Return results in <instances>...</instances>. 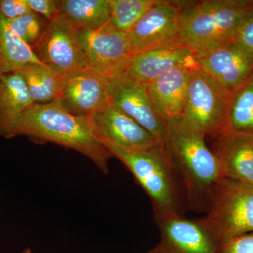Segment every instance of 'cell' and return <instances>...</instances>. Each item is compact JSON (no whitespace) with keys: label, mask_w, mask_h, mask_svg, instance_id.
Instances as JSON below:
<instances>
[{"label":"cell","mask_w":253,"mask_h":253,"mask_svg":"<svg viewBox=\"0 0 253 253\" xmlns=\"http://www.w3.org/2000/svg\"><path fill=\"white\" fill-rule=\"evenodd\" d=\"M18 135L37 144L53 143L74 150L89 158L103 174H109L113 156L100 140L91 118L68 112L57 101L32 105L18 123Z\"/></svg>","instance_id":"cell-1"},{"label":"cell","mask_w":253,"mask_h":253,"mask_svg":"<svg viewBox=\"0 0 253 253\" xmlns=\"http://www.w3.org/2000/svg\"><path fill=\"white\" fill-rule=\"evenodd\" d=\"M205 136L179 119L168 123L162 144L191 208L207 211L212 190L221 178L215 154Z\"/></svg>","instance_id":"cell-2"},{"label":"cell","mask_w":253,"mask_h":253,"mask_svg":"<svg viewBox=\"0 0 253 253\" xmlns=\"http://www.w3.org/2000/svg\"><path fill=\"white\" fill-rule=\"evenodd\" d=\"M253 7V0L186 1L179 42L196 56L230 42Z\"/></svg>","instance_id":"cell-3"},{"label":"cell","mask_w":253,"mask_h":253,"mask_svg":"<svg viewBox=\"0 0 253 253\" xmlns=\"http://www.w3.org/2000/svg\"><path fill=\"white\" fill-rule=\"evenodd\" d=\"M103 144L113 157L126 166L144 190L151 200L154 215L181 214L179 180L162 144L141 151H131L108 141Z\"/></svg>","instance_id":"cell-4"},{"label":"cell","mask_w":253,"mask_h":253,"mask_svg":"<svg viewBox=\"0 0 253 253\" xmlns=\"http://www.w3.org/2000/svg\"><path fill=\"white\" fill-rule=\"evenodd\" d=\"M201 219L220 245L253 233V185L220 178L211 194L207 214Z\"/></svg>","instance_id":"cell-5"},{"label":"cell","mask_w":253,"mask_h":253,"mask_svg":"<svg viewBox=\"0 0 253 253\" xmlns=\"http://www.w3.org/2000/svg\"><path fill=\"white\" fill-rule=\"evenodd\" d=\"M231 95L199 68L191 73L179 121L203 135L217 136L227 126Z\"/></svg>","instance_id":"cell-6"},{"label":"cell","mask_w":253,"mask_h":253,"mask_svg":"<svg viewBox=\"0 0 253 253\" xmlns=\"http://www.w3.org/2000/svg\"><path fill=\"white\" fill-rule=\"evenodd\" d=\"M75 25L60 15L49 23L41 39L32 47L43 64L66 78L90 69Z\"/></svg>","instance_id":"cell-7"},{"label":"cell","mask_w":253,"mask_h":253,"mask_svg":"<svg viewBox=\"0 0 253 253\" xmlns=\"http://www.w3.org/2000/svg\"><path fill=\"white\" fill-rule=\"evenodd\" d=\"M161 239L145 253H219L221 245L201 219H190L179 214L154 215Z\"/></svg>","instance_id":"cell-8"},{"label":"cell","mask_w":253,"mask_h":253,"mask_svg":"<svg viewBox=\"0 0 253 253\" xmlns=\"http://www.w3.org/2000/svg\"><path fill=\"white\" fill-rule=\"evenodd\" d=\"M186 2L158 0L126 34L131 54L160 44L180 42L181 16Z\"/></svg>","instance_id":"cell-9"},{"label":"cell","mask_w":253,"mask_h":253,"mask_svg":"<svg viewBox=\"0 0 253 253\" xmlns=\"http://www.w3.org/2000/svg\"><path fill=\"white\" fill-rule=\"evenodd\" d=\"M78 36L90 69L106 77L121 74L132 56L126 34L117 31L110 21L97 29H78Z\"/></svg>","instance_id":"cell-10"},{"label":"cell","mask_w":253,"mask_h":253,"mask_svg":"<svg viewBox=\"0 0 253 253\" xmlns=\"http://www.w3.org/2000/svg\"><path fill=\"white\" fill-rule=\"evenodd\" d=\"M107 93L110 104L132 118L162 144L167 125L155 110L146 84L118 75L109 78Z\"/></svg>","instance_id":"cell-11"},{"label":"cell","mask_w":253,"mask_h":253,"mask_svg":"<svg viewBox=\"0 0 253 253\" xmlns=\"http://www.w3.org/2000/svg\"><path fill=\"white\" fill-rule=\"evenodd\" d=\"M181 66L199 67L196 53L177 42L153 46L133 54L120 75L148 84L163 73Z\"/></svg>","instance_id":"cell-12"},{"label":"cell","mask_w":253,"mask_h":253,"mask_svg":"<svg viewBox=\"0 0 253 253\" xmlns=\"http://www.w3.org/2000/svg\"><path fill=\"white\" fill-rule=\"evenodd\" d=\"M198 66L231 95L253 75V56L233 42L197 55Z\"/></svg>","instance_id":"cell-13"},{"label":"cell","mask_w":253,"mask_h":253,"mask_svg":"<svg viewBox=\"0 0 253 253\" xmlns=\"http://www.w3.org/2000/svg\"><path fill=\"white\" fill-rule=\"evenodd\" d=\"M100 140L131 151H141L159 143L139 123L111 104L91 116Z\"/></svg>","instance_id":"cell-14"},{"label":"cell","mask_w":253,"mask_h":253,"mask_svg":"<svg viewBox=\"0 0 253 253\" xmlns=\"http://www.w3.org/2000/svg\"><path fill=\"white\" fill-rule=\"evenodd\" d=\"M214 137L212 151L219 163L221 178L253 185V132L226 126Z\"/></svg>","instance_id":"cell-15"},{"label":"cell","mask_w":253,"mask_h":253,"mask_svg":"<svg viewBox=\"0 0 253 253\" xmlns=\"http://www.w3.org/2000/svg\"><path fill=\"white\" fill-rule=\"evenodd\" d=\"M109 78L92 69L67 78L59 99L63 109L76 116L90 118L109 104Z\"/></svg>","instance_id":"cell-16"},{"label":"cell","mask_w":253,"mask_h":253,"mask_svg":"<svg viewBox=\"0 0 253 253\" xmlns=\"http://www.w3.org/2000/svg\"><path fill=\"white\" fill-rule=\"evenodd\" d=\"M195 68H174L146 84L153 106L166 125L182 116L191 73Z\"/></svg>","instance_id":"cell-17"},{"label":"cell","mask_w":253,"mask_h":253,"mask_svg":"<svg viewBox=\"0 0 253 253\" xmlns=\"http://www.w3.org/2000/svg\"><path fill=\"white\" fill-rule=\"evenodd\" d=\"M33 104L19 71L0 74V136H16L20 120Z\"/></svg>","instance_id":"cell-18"},{"label":"cell","mask_w":253,"mask_h":253,"mask_svg":"<svg viewBox=\"0 0 253 253\" xmlns=\"http://www.w3.org/2000/svg\"><path fill=\"white\" fill-rule=\"evenodd\" d=\"M33 104L53 102L59 99L67 78L44 64L31 63L20 70Z\"/></svg>","instance_id":"cell-19"},{"label":"cell","mask_w":253,"mask_h":253,"mask_svg":"<svg viewBox=\"0 0 253 253\" xmlns=\"http://www.w3.org/2000/svg\"><path fill=\"white\" fill-rule=\"evenodd\" d=\"M60 15L76 27L97 29L111 19L109 0H61Z\"/></svg>","instance_id":"cell-20"},{"label":"cell","mask_w":253,"mask_h":253,"mask_svg":"<svg viewBox=\"0 0 253 253\" xmlns=\"http://www.w3.org/2000/svg\"><path fill=\"white\" fill-rule=\"evenodd\" d=\"M31 63L43 64L31 46L13 33L7 20L0 15V74L19 71Z\"/></svg>","instance_id":"cell-21"},{"label":"cell","mask_w":253,"mask_h":253,"mask_svg":"<svg viewBox=\"0 0 253 253\" xmlns=\"http://www.w3.org/2000/svg\"><path fill=\"white\" fill-rule=\"evenodd\" d=\"M227 127L238 131L253 132V75L231 95Z\"/></svg>","instance_id":"cell-22"},{"label":"cell","mask_w":253,"mask_h":253,"mask_svg":"<svg viewBox=\"0 0 253 253\" xmlns=\"http://www.w3.org/2000/svg\"><path fill=\"white\" fill-rule=\"evenodd\" d=\"M158 0H109L110 22L117 31L127 34Z\"/></svg>","instance_id":"cell-23"},{"label":"cell","mask_w":253,"mask_h":253,"mask_svg":"<svg viewBox=\"0 0 253 253\" xmlns=\"http://www.w3.org/2000/svg\"><path fill=\"white\" fill-rule=\"evenodd\" d=\"M7 22L13 33L31 48L39 41L49 24L45 18L33 11Z\"/></svg>","instance_id":"cell-24"},{"label":"cell","mask_w":253,"mask_h":253,"mask_svg":"<svg viewBox=\"0 0 253 253\" xmlns=\"http://www.w3.org/2000/svg\"><path fill=\"white\" fill-rule=\"evenodd\" d=\"M231 42L253 56V7Z\"/></svg>","instance_id":"cell-25"},{"label":"cell","mask_w":253,"mask_h":253,"mask_svg":"<svg viewBox=\"0 0 253 253\" xmlns=\"http://www.w3.org/2000/svg\"><path fill=\"white\" fill-rule=\"evenodd\" d=\"M219 253H253V233L226 241L221 245Z\"/></svg>","instance_id":"cell-26"},{"label":"cell","mask_w":253,"mask_h":253,"mask_svg":"<svg viewBox=\"0 0 253 253\" xmlns=\"http://www.w3.org/2000/svg\"><path fill=\"white\" fill-rule=\"evenodd\" d=\"M31 11L41 15L49 23L60 16L59 1L55 0H27Z\"/></svg>","instance_id":"cell-27"},{"label":"cell","mask_w":253,"mask_h":253,"mask_svg":"<svg viewBox=\"0 0 253 253\" xmlns=\"http://www.w3.org/2000/svg\"><path fill=\"white\" fill-rule=\"evenodd\" d=\"M27 0H0V15L7 21L31 12Z\"/></svg>","instance_id":"cell-28"},{"label":"cell","mask_w":253,"mask_h":253,"mask_svg":"<svg viewBox=\"0 0 253 253\" xmlns=\"http://www.w3.org/2000/svg\"><path fill=\"white\" fill-rule=\"evenodd\" d=\"M20 253H33L32 252L31 250H30L29 249H26L25 250H23L22 252H21Z\"/></svg>","instance_id":"cell-29"},{"label":"cell","mask_w":253,"mask_h":253,"mask_svg":"<svg viewBox=\"0 0 253 253\" xmlns=\"http://www.w3.org/2000/svg\"></svg>","instance_id":"cell-30"}]
</instances>
